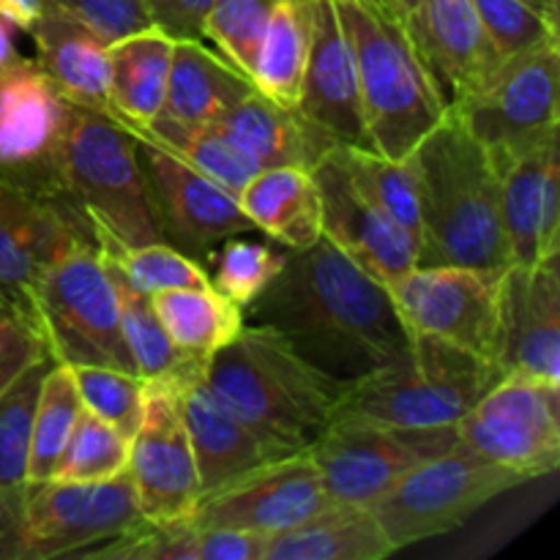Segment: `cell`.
Listing matches in <instances>:
<instances>
[{
    "instance_id": "6da1fadb",
    "label": "cell",
    "mask_w": 560,
    "mask_h": 560,
    "mask_svg": "<svg viewBox=\"0 0 560 560\" xmlns=\"http://www.w3.org/2000/svg\"><path fill=\"white\" fill-rule=\"evenodd\" d=\"M244 320L282 334L295 353L337 381L381 370L410 348L386 284L328 238L284 249V266L244 310Z\"/></svg>"
},
{
    "instance_id": "7a4b0ae2",
    "label": "cell",
    "mask_w": 560,
    "mask_h": 560,
    "mask_svg": "<svg viewBox=\"0 0 560 560\" xmlns=\"http://www.w3.org/2000/svg\"><path fill=\"white\" fill-rule=\"evenodd\" d=\"M419 189V266H509L501 178L481 142L448 109L410 151Z\"/></svg>"
},
{
    "instance_id": "3957f363",
    "label": "cell",
    "mask_w": 560,
    "mask_h": 560,
    "mask_svg": "<svg viewBox=\"0 0 560 560\" xmlns=\"http://www.w3.org/2000/svg\"><path fill=\"white\" fill-rule=\"evenodd\" d=\"M206 383L277 457L306 452L334 421L348 386L257 323H244L238 337L213 355Z\"/></svg>"
},
{
    "instance_id": "277c9868",
    "label": "cell",
    "mask_w": 560,
    "mask_h": 560,
    "mask_svg": "<svg viewBox=\"0 0 560 560\" xmlns=\"http://www.w3.org/2000/svg\"><path fill=\"white\" fill-rule=\"evenodd\" d=\"M337 9L353 42L370 148L408 159L448 113L446 96L402 22L359 0H337Z\"/></svg>"
},
{
    "instance_id": "5b68a950",
    "label": "cell",
    "mask_w": 560,
    "mask_h": 560,
    "mask_svg": "<svg viewBox=\"0 0 560 560\" xmlns=\"http://www.w3.org/2000/svg\"><path fill=\"white\" fill-rule=\"evenodd\" d=\"M501 377L492 361L438 339L413 337L405 353L345 386L334 419L405 430L457 427Z\"/></svg>"
},
{
    "instance_id": "8992f818",
    "label": "cell",
    "mask_w": 560,
    "mask_h": 560,
    "mask_svg": "<svg viewBox=\"0 0 560 560\" xmlns=\"http://www.w3.org/2000/svg\"><path fill=\"white\" fill-rule=\"evenodd\" d=\"M66 202L88 222L96 249L164 241L135 135L93 109L71 107L63 153Z\"/></svg>"
},
{
    "instance_id": "52a82bcc",
    "label": "cell",
    "mask_w": 560,
    "mask_h": 560,
    "mask_svg": "<svg viewBox=\"0 0 560 560\" xmlns=\"http://www.w3.org/2000/svg\"><path fill=\"white\" fill-rule=\"evenodd\" d=\"M142 523L129 470L109 481H22L0 490V560L80 558Z\"/></svg>"
},
{
    "instance_id": "ba28073f",
    "label": "cell",
    "mask_w": 560,
    "mask_h": 560,
    "mask_svg": "<svg viewBox=\"0 0 560 560\" xmlns=\"http://www.w3.org/2000/svg\"><path fill=\"white\" fill-rule=\"evenodd\" d=\"M31 315L55 364L135 372L118 295L96 246H74L38 277Z\"/></svg>"
},
{
    "instance_id": "9c48e42d",
    "label": "cell",
    "mask_w": 560,
    "mask_h": 560,
    "mask_svg": "<svg viewBox=\"0 0 560 560\" xmlns=\"http://www.w3.org/2000/svg\"><path fill=\"white\" fill-rule=\"evenodd\" d=\"M520 470L481 457L465 446L438 454L405 474L372 506L394 550L448 534L503 492L525 485Z\"/></svg>"
},
{
    "instance_id": "30bf717a",
    "label": "cell",
    "mask_w": 560,
    "mask_h": 560,
    "mask_svg": "<svg viewBox=\"0 0 560 560\" xmlns=\"http://www.w3.org/2000/svg\"><path fill=\"white\" fill-rule=\"evenodd\" d=\"M558 66L560 44L512 55L468 96L448 104L465 129L481 142L495 170L560 135Z\"/></svg>"
},
{
    "instance_id": "8fae6325",
    "label": "cell",
    "mask_w": 560,
    "mask_h": 560,
    "mask_svg": "<svg viewBox=\"0 0 560 560\" xmlns=\"http://www.w3.org/2000/svg\"><path fill=\"white\" fill-rule=\"evenodd\" d=\"M454 446H459L457 427L405 430L334 419L306 452L320 470L331 503L372 509L416 465L452 452Z\"/></svg>"
},
{
    "instance_id": "7c38bea8",
    "label": "cell",
    "mask_w": 560,
    "mask_h": 560,
    "mask_svg": "<svg viewBox=\"0 0 560 560\" xmlns=\"http://www.w3.org/2000/svg\"><path fill=\"white\" fill-rule=\"evenodd\" d=\"M71 107L74 104L33 58H16L0 69V173L31 195L69 211L63 153Z\"/></svg>"
},
{
    "instance_id": "4fadbf2b",
    "label": "cell",
    "mask_w": 560,
    "mask_h": 560,
    "mask_svg": "<svg viewBox=\"0 0 560 560\" xmlns=\"http://www.w3.org/2000/svg\"><path fill=\"white\" fill-rule=\"evenodd\" d=\"M410 337H430L492 361L501 271L470 266H413L386 284Z\"/></svg>"
},
{
    "instance_id": "5bb4252c",
    "label": "cell",
    "mask_w": 560,
    "mask_h": 560,
    "mask_svg": "<svg viewBox=\"0 0 560 560\" xmlns=\"http://www.w3.org/2000/svg\"><path fill=\"white\" fill-rule=\"evenodd\" d=\"M459 446L528 481L560 465V386L503 375L457 424Z\"/></svg>"
},
{
    "instance_id": "9a60e30c",
    "label": "cell",
    "mask_w": 560,
    "mask_h": 560,
    "mask_svg": "<svg viewBox=\"0 0 560 560\" xmlns=\"http://www.w3.org/2000/svg\"><path fill=\"white\" fill-rule=\"evenodd\" d=\"M331 506L310 452L271 459L200 495L189 523L271 536Z\"/></svg>"
},
{
    "instance_id": "2e32d148",
    "label": "cell",
    "mask_w": 560,
    "mask_h": 560,
    "mask_svg": "<svg viewBox=\"0 0 560 560\" xmlns=\"http://www.w3.org/2000/svg\"><path fill=\"white\" fill-rule=\"evenodd\" d=\"M129 476L142 520L167 523L189 517L200 501L195 452L178 405V392L164 381H145L142 421L129 441Z\"/></svg>"
},
{
    "instance_id": "e0dca14e",
    "label": "cell",
    "mask_w": 560,
    "mask_h": 560,
    "mask_svg": "<svg viewBox=\"0 0 560 560\" xmlns=\"http://www.w3.org/2000/svg\"><path fill=\"white\" fill-rule=\"evenodd\" d=\"M492 364L560 386V255L501 271Z\"/></svg>"
},
{
    "instance_id": "ac0fdd59",
    "label": "cell",
    "mask_w": 560,
    "mask_h": 560,
    "mask_svg": "<svg viewBox=\"0 0 560 560\" xmlns=\"http://www.w3.org/2000/svg\"><path fill=\"white\" fill-rule=\"evenodd\" d=\"M137 145L159 224L170 246L202 260L224 238L255 230L233 191L162 148L140 140Z\"/></svg>"
},
{
    "instance_id": "d6986e66",
    "label": "cell",
    "mask_w": 560,
    "mask_h": 560,
    "mask_svg": "<svg viewBox=\"0 0 560 560\" xmlns=\"http://www.w3.org/2000/svg\"><path fill=\"white\" fill-rule=\"evenodd\" d=\"M96 246L85 219L0 173V304L31 312V290L74 246Z\"/></svg>"
},
{
    "instance_id": "ffe728a7",
    "label": "cell",
    "mask_w": 560,
    "mask_h": 560,
    "mask_svg": "<svg viewBox=\"0 0 560 560\" xmlns=\"http://www.w3.org/2000/svg\"><path fill=\"white\" fill-rule=\"evenodd\" d=\"M295 109L328 145L370 148L353 42L337 0H312L310 58Z\"/></svg>"
},
{
    "instance_id": "44dd1931",
    "label": "cell",
    "mask_w": 560,
    "mask_h": 560,
    "mask_svg": "<svg viewBox=\"0 0 560 560\" xmlns=\"http://www.w3.org/2000/svg\"><path fill=\"white\" fill-rule=\"evenodd\" d=\"M312 175L320 191L323 238L383 284L419 266L416 241L350 184L331 153L317 159Z\"/></svg>"
},
{
    "instance_id": "7402d4cb",
    "label": "cell",
    "mask_w": 560,
    "mask_h": 560,
    "mask_svg": "<svg viewBox=\"0 0 560 560\" xmlns=\"http://www.w3.org/2000/svg\"><path fill=\"white\" fill-rule=\"evenodd\" d=\"M410 38L448 104L468 96L498 66L474 0H419Z\"/></svg>"
},
{
    "instance_id": "603a6c76",
    "label": "cell",
    "mask_w": 560,
    "mask_h": 560,
    "mask_svg": "<svg viewBox=\"0 0 560 560\" xmlns=\"http://www.w3.org/2000/svg\"><path fill=\"white\" fill-rule=\"evenodd\" d=\"M36 44V63L74 107L113 118L109 102V44L91 25L44 0L42 14L27 31Z\"/></svg>"
},
{
    "instance_id": "cb8c5ba5",
    "label": "cell",
    "mask_w": 560,
    "mask_h": 560,
    "mask_svg": "<svg viewBox=\"0 0 560 560\" xmlns=\"http://www.w3.org/2000/svg\"><path fill=\"white\" fill-rule=\"evenodd\" d=\"M173 386V383H170ZM191 452H195L200 495L228 485L235 476L279 459L268 452L266 443L211 392L206 375L189 377L175 386Z\"/></svg>"
},
{
    "instance_id": "d4e9b609",
    "label": "cell",
    "mask_w": 560,
    "mask_h": 560,
    "mask_svg": "<svg viewBox=\"0 0 560 560\" xmlns=\"http://www.w3.org/2000/svg\"><path fill=\"white\" fill-rule=\"evenodd\" d=\"M394 552L375 512L348 503H331L262 545V560H383Z\"/></svg>"
},
{
    "instance_id": "484cf974",
    "label": "cell",
    "mask_w": 560,
    "mask_h": 560,
    "mask_svg": "<svg viewBox=\"0 0 560 560\" xmlns=\"http://www.w3.org/2000/svg\"><path fill=\"white\" fill-rule=\"evenodd\" d=\"M241 211L252 228L282 249H306L323 238L320 191L306 167H262L241 189Z\"/></svg>"
},
{
    "instance_id": "4316f807",
    "label": "cell",
    "mask_w": 560,
    "mask_h": 560,
    "mask_svg": "<svg viewBox=\"0 0 560 560\" xmlns=\"http://www.w3.org/2000/svg\"><path fill=\"white\" fill-rule=\"evenodd\" d=\"M230 140L238 142L260 167H315L328 151V142L306 124L299 109L271 102L260 91H252L233 109L217 120Z\"/></svg>"
},
{
    "instance_id": "83f0119b",
    "label": "cell",
    "mask_w": 560,
    "mask_h": 560,
    "mask_svg": "<svg viewBox=\"0 0 560 560\" xmlns=\"http://www.w3.org/2000/svg\"><path fill=\"white\" fill-rule=\"evenodd\" d=\"M252 91L249 77L217 49H208L202 38H180L173 47L162 115L184 124H217Z\"/></svg>"
},
{
    "instance_id": "f1b7e54d",
    "label": "cell",
    "mask_w": 560,
    "mask_h": 560,
    "mask_svg": "<svg viewBox=\"0 0 560 560\" xmlns=\"http://www.w3.org/2000/svg\"><path fill=\"white\" fill-rule=\"evenodd\" d=\"M175 38L145 27L109 44V102L113 120L126 129L148 126L162 115Z\"/></svg>"
},
{
    "instance_id": "f546056e",
    "label": "cell",
    "mask_w": 560,
    "mask_h": 560,
    "mask_svg": "<svg viewBox=\"0 0 560 560\" xmlns=\"http://www.w3.org/2000/svg\"><path fill=\"white\" fill-rule=\"evenodd\" d=\"M153 310L175 348L189 359L211 364L213 355L244 328V310L222 293L202 288H175L151 295Z\"/></svg>"
},
{
    "instance_id": "4dcf8cb0",
    "label": "cell",
    "mask_w": 560,
    "mask_h": 560,
    "mask_svg": "<svg viewBox=\"0 0 560 560\" xmlns=\"http://www.w3.org/2000/svg\"><path fill=\"white\" fill-rule=\"evenodd\" d=\"M129 131L135 135V140L173 153L197 173L208 175L219 186L233 191L235 197L255 178L257 170H262L238 142L230 140L213 124H184V120L167 118V115H156L148 126H137Z\"/></svg>"
},
{
    "instance_id": "1f68e13d",
    "label": "cell",
    "mask_w": 560,
    "mask_h": 560,
    "mask_svg": "<svg viewBox=\"0 0 560 560\" xmlns=\"http://www.w3.org/2000/svg\"><path fill=\"white\" fill-rule=\"evenodd\" d=\"M312 42V0H277L262 33L252 85L282 107L295 109Z\"/></svg>"
},
{
    "instance_id": "d6a6232c",
    "label": "cell",
    "mask_w": 560,
    "mask_h": 560,
    "mask_svg": "<svg viewBox=\"0 0 560 560\" xmlns=\"http://www.w3.org/2000/svg\"><path fill=\"white\" fill-rule=\"evenodd\" d=\"M104 268H107L109 279H113L115 295H118L120 310V328H124L126 345H129L131 361L142 381H164L180 386L189 377L206 375L208 364L189 359L180 353L173 345V339L164 331L162 320H159L156 310H153L151 295L140 293L135 284L126 282L124 273L113 266L104 255Z\"/></svg>"
},
{
    "instance_id": "836d02e7",
    "label": "cell",
    "mask_w": 560,
    "mask_h": 560,
    "mask_svg": "<svg viewBox=\"0 0 560 560\" xmlns=\"http://www.w3.org/2000/svg\"><path fill=\"white\" fill-rule=\"evenodd\" d=\"M556 151H560V137H552L541 148L523 153L506 167L498 170L501 224L509 249V266H536L539 262L541 184H545L547 159Z\"/></svg>"
},
{
    "instance_id": "e575fe53",
    "label": "cell",
    "mask_w": 560,
    "mask_h": 560,
    "mask_svg": "<svg viewBox=\"0 0 560 560\" xmlns=\"http://www.w3.org/2000/svg\"><path fill=\"white\" fill-rule=\"evenodd\" d=\"M328 153L350 184L386 217H392L419 246V189L410 159H392L364 145H331Z\"/></svg>"
},
{
    "instance_id": "d590c367",
    "label": "cell",
    "mask_w": 560,
    "mask_h": 560,
    "mask_svg": "<svg viewBox=\"0 0 560 560\" xmlns=\"http://www.w3.org/2000/svg\"><path fill=\"white\" fill-rule=\"evenodd\" d=\"M82 413L74 370L69 364H52L38 388L31 427V454H27V481L52 479L71 430Z\"/></svg>"
},
{
    "instance_id": "8d00e7d4",
    "label": "cell",
    "mask_w": 560,
    "mask_h": 560,
    "mask_svg": "<svg viewBox=\"0 0 560 560\" xmlns=\"http://www.w3.org/2000/svg\"><path fill=\"white\" fill-rule=\"evenodd\" d=\"M202 260H206L211 288L235 306L246 310L282 271L284 249L233 235L213 246Z\"/></svg>"
},
{
    "instance_id": "74e56055",
    "label": "cell",
    "mask_w": 560,
    "mask_h": 560,
    "mask_svg": "<svg viewBox=\"0 0 560 560\" xmlns=\"http://www.w3.org/2000/svg\"><path fill=\"white\" fill-rule=\"evenodd\" d=\"M126 468H129V438L82 408L52 479L96 485V481L115 479Z\"/></svg>"
},
{
    "instance_id": "f35d334b",
    "label": "cell",
    "mask_w": 560,
    "mask_h": 560,
    "mask_svg": "<svg viewBox=\"0 0 560 560\" xmlns=\"http://www.w3.org/2000/svg\"><path fill=\"white\" fill-rule=\"evenodd\" d=\"M98 255L107 257L115 268L135 284L140 293L156 295L175 288H202L208 282V271L200 260L184 255L167 241L145 246H98Z\"/></svg>"
},
{
    "instance_id": "ab89813d",
    "label": "cell",
    "mask_w": 560,
    "mask_h": 560,
    "mask_svg": "<svg viewBox=\"0 0 560 560\" xmlns=\"http://www.w3.org/2000/svg\"><path fill=\"white\" fill-rule=\"evenodd\" d=\"M52 364V359L38 361L9 392L0 394V490L27 481L33 410L44 375Z\"/></svg>"
},
{
    "instance_id": "60d3db41",
    "label": "cell",
    "mask_w": 560,
    "mask_h": 560,
    "mask_svg": "<svg viewBox=\"0 0 560 560\" xmlns=\"http://www.w3.org/2000/svg\"><path fill=\"white\" fill-rule=\"evenodd\" d=\"M82 408L113 424L124 438L137 432L145 405V381L113 366H71Z\"/></svg>"
},
{
    "instance_id": "b9f144b4",
    "label": "cell",
    "mask_w": 560,
    "mask_h": 560,
    "mask_svg": "<svg viewBox=\"0 0 560 560\" xmlns=\"http://www.w3.org/2000/svg\"><path fill=\"white\" fill-rule=\"evenodd\" d=\"M273 5L277 0H213L206 16L202 36L249 80Z\"/></svg>"
},
{
    "instance_id": "7bdbcfd3",
    "label": "cell",
    "mask_w": 560,
    "mask_h": 560,
    "mask_svg": "<svg viewBox=\"0 0 560 560\" xmlns=\"http://www.w3.org/2000/svg\"><path fill=\"white\" fill-rule=\"evenodd\" d=\"M498 63L528 49L560 44L558 22L547 20L528 0H474Z\"/></svg>"
},
{
    "instance_id": "ee69618b",
    "label": "cell",
    "mask_w": 560,
    "mask_h": 560,
    "mask_svg": "<svg viewBox=\"0 0 560 560\" xmlns=\"http://www.w3.org/2000/svg\"><path fill=\"white\" fill-rule=\"evenodd\" d=\"M52 359L31 312L0 304V394L9 392L33 364Z\"/></svg>"
},
{
    "instance_id": "f6af8a7d",
    "label": "cell",
    "mask_w": 560,
    "mask_h": 560,
    "mask_svg": "<svg viewBox=\"0 0 560 560\" xmlns=\"http://www.w3.org/2000/svg\"><path fill=\"white\" fill-rule=\"evenodd\" d=\"M85 25H91L107 44L151 27L142 0H52Z\"/></svg>"
},
{
    "instance_id": "bcb514c9",
    "label": "cell",
    "mask_w": 560,
    "mask_h": 560,
    "mask_svg": "<svg viewBox=\"0 0 560 560\" xmlns=\"http://www.w3.org/2000/svg\"><path fill=\"white\" fill-rule=\"evenodd\" d=\"M148 11L151 27L162 31L164 36L175 38H206V16L213 0H142Z\"/></svg>"
},
{
    "instance_id": "7dc6e473",
    "label": "cell",
    "mask_w": 560,
    "mask_h": 560,
    "mask_svg": "<svg viewBox=\"0 0 560 560\" xmlns=\"http://www.w3.org/2000/svg\"><path fill=\"white\" fill-rule=\"evenodd\" d=\"M560 255V151L547 159L545 184H541L539 219V262Z\"/></svg>"
},
{
    "instance_id": "c3c4849f",
    "label": "cell",
    "mask_w": 560,
    "mask_h": 560,
    "mask_svg": "<svg viewBox=\"0 0 560 560\" xmlns=\"http://www.w3.org/2000/svg\"><path fill=\"white\" fill-rule=\"evenodd\" d=\"M42 5L44 0H0V16L11 27H20L27 33L42 14Z\"/></svg>"
},
{
    "instance_id": "681fc988",
    "label": "cell",
    "mask_w": 560,
    "mask_h": 560,
    "mask_svg": "<svg viewBox=\"0 0 560 560\" xmlns=\"http://www.w3.org/2000/svg\"><path fill=\"white\" fill-rule=\"evenodd\" d=\"M11 31H14V27H11L9 22L0 16V69L9 63H14L16 58H22L20 49H16V44H14V36H11Z\"/></svg>"
},
{
    "instance_id": "f907efd6",
    "label": "cell",
    "mask_w": 560,
    "mask_h": 560,
    "mask_svg": "<svg viewBox=\"0 0 560 560\" xmlns=\"http://www.w3.org/2000/svg\"><path fill=\"white\" fill-rule=\"evenodd\" d=\"M359 3L372 5V9L383 11V14H388V16H394V20L402 22V16H399V9H397V0H359ZM402 25H405V22H402Z\"/></svg>"
},
{
    "instance_id": "816d5d0a",
    "label": "cell",
    "mask_w": 560,
    "mask_h": 560,
    "mask_svg": "<svg viewBox=\"0 0 560 560\" xmlns=\"http://www.w3.org/2000/svg\"><path fill=\"white\" fill-rule=\"evenodd\" d=\"M530 5H534L536 11H541V14L547 16V20L558 22V14H560V0H528Z\"/></svg>"
},
{
    "instance_id": "f5cc1de1",
    "label": "cell",
    "mask_w": 560,
    "mask_h": 560,
    "mask_svg": "<svg viewBox=\"0 0 560 560\" xmlns=\"http://www.w3.org/2000/svg\"><path fill=\"white\" fill-rule=\"evenodd\" d=\"M397 9H399V16H402L405 27H408L410 33V22H413L416 11H419V0H397Z\"/></svg>"
}]
</instances>
